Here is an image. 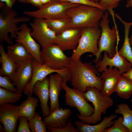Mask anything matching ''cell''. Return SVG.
Listing matches in <instances>:
<instances>
[{"label":"cell","mask_w":132,"mask_h":132,"mask_svg":"<svg viewBox=\"0 0 132 132\" xmlns=\"http://www.w3.org/2000/svg\"><path fill=\"white\" fill-rule=\"evenodd\" d=\"M114 15L123 24L124 27V42L122 47L118 51V53L126 58L132 65V50L129 36L130 29L132 26V22H128L124 21L117 13H115Z\"/></svg>","instance_id":"obj_24"},{"label":"cell","mask_w":132,"mask_h":132,"mask_svg":"<svg viewBox=\"0 0 132 132\" xmlns=\"http://www.w3.org/2000/svg\"><path fill=\"white\" fill-rule=\"evenodd\" d=\"M121 0H99V3L106 11L116 8Z\"/></svg>","instance_id":"obj_35"},{"label":"cell","mask_w":132,"mask_h":132,"mask_svg":"<svg viewBox=\"0 0 132 132\" xmlns=\"http://www.w3.org/2000/svg\"><path fill=\"white\" fill-rule=\"evenodd\" d=\"M32 63L33 69L32 77L23 91L24 94L28 96H32L33 87L37 81L42 80L52 73L60 74L62 76L63 80L66 82L71 81V75L67 68L60 70L54 69L44 64H40L34 58L32 59Z\"/></svg>","instance_id":"obj_10"},{"label":"cell","mask_w":132,"mask_h":132,"mask_svg":"<svg viewBox=\"0 0 132 132\" xmlns=\"http://www.w3.org/2000/svg\"><path fill=\"white\" fill-rule=\"evenodd\" d=\"M126 7L127 8H130L132 7V0H128L126 5Z\"/></svg>","instance_id":"obj_40"},{"label":"cell","mask_w":132,"mask_h":132,"mask_svg":"<svg viewBox=\"0 0 132 132\" xmlns=\"http://www.w3.org/2000/svg\"><path fill=\"white\" fill-rule=\"evenodd\" d=\"M117 116L116 114H112L108 117H104L101 122L94 125H90L82 121H75L74 123L79 132H104L106 129L111 126L113 120Z\"/></svg>","instance_id":"obj_22"},{"label":"cell","mask_w":132,"mask_h":132,"mask_svg":"<svg viewBox=\"0 0 132 132\" xmlns=\"http://www.w3.org/2000/svg\"><path fill=\"white\" fill-rule=\"evenodd\" d=\"M32 60L18 66L17 68L16 77L13 82L19 93L22 94L32 77L33 69Z\"/></svg>","instance_id":"obj_18"},{"label":"cell","mask_w":132,"mask_h":132,"mask_svg":"<svg viewBox=\"0 0 132 132\" xmlns=\"http://www.w3.org/2000/svg\"><path fill=\"white\" fill-rule=\"evenodd\" d=\"M28 122L29 128L32 132H46L47 126L41 120L40 115L35 113L33 117Z\"/></svg>","instance_id":"obj_30"},{"label":"cell","mask_w":132,"mask_h":132,"mask_svg":"<svg viewBox=\"0 0 132 132\" xmlns=\"http://www.w3.org/2000/svg\"><path fill=\"white\" fill-rule=\"evenodd\" d=\"M44 20L49 28L56 34L70 28V18L44 19Z\"/></svg>","instance_id":"obj_27"},{"label":"cell","mask_w":132,"mask_h":132,"mask_svg":"<svg viewBox=\"0 0 132 132\" xmlns=\"http://www.w3.org/2000/svg\"><path fill=\"white\" fill-rule=\"evenodd\" d=\"M71 75V83L73 88L84 93L89 87L103 89L104 80L98 76L96 67L90 63H83L80 59H71L67 66Z\"/></svg>","instance_id":"obj_1"},{"label":"cell","mask_w":132,"mask_h":132,"mask_svg":"<svg viewBox=\"0 0 132 132\" xmlns=\"http://www.w3.org/2000/svg\"><path fill=\"white\" fill-rule=\"evenodd\" d=\"M20 30L16 33L15 41L23 44L33 56V58L39 63L43 64L41 58V51L39 44L36 43L31 34V29L25 23L20 26Z\"/></svg>","instance_id":"obj_12"},{"label":"cell","mask_w":132,"mask_h":132,"mask_svg":"<svg viewBox=\"0 0 132 132\" xmlns=\"http://www.w3.org/2000/svg\"><path fill=\"white\" fill-rule=\"evenodd\" d=\"M22 94L0 87V106L6 103H15L21 98Z\"/></svg>","instance_id":"obj_29"},{"label":"cell","mask_w":132,"mask_h":132,"mask_svg":"<svg viewBox=\"0 0 132 132\" xmlns=\"http://www.w3.org/2000/svg\"><path fill=\"white\" fill-rule=\"evenodd\" d=\"M119 41H117L116 53L113 58H110L107 52L104 51L103 59L99 61L95 66L98 72H103L107 68V66H108L112 68L113 66L117 67L121 75L131 69L132 66L131 64L126 58L118 53V47Z\"/></svg>","instance_id":"obj_13"},{"label":"cell","mask_w":132,"mask_h":132,"mask_svg":"<svg viewBox=\"0 0 132 132\" xmlns=\"http://www.w3.org/2000/svg\"><path fill=\"white\" fill-rule=\"evenodd\" d=\"M2 2H5L6 6L9 9H11L15 2L13 0H0Z\"/></svg>","instance_id":"obj_38"},{"label":"cell","mask_w":132,"mask_h":132,"mask_svg":"<svg viewBox=\"0 0 132 132\" xmlns=\"http://www.w3.org/2000/svg\"><path fill=\"white\" fill-rule=\"evenodd\" d=\"M7 49L8 56L19 66L33 58L24 46L21 43L16 42L8 46Z\"/></svg>","instance_id":"obj_21"},{"label":"cell","mask_w":132,"mask_h":132,"mask_svg":"<svg viewBox=\"0 0 132 132\" xmlns=\"http://www.w3.org/2000/svg\"><path fill=\"white\" fill-rule=\"evenodd\" d=\"M0 62L2 66L0 70V76H8L11 82H13L16 77L18 66L9 57L4 50L2 44L0 45Z\"/></svg>","instance_id":"obj_23"},{"label":"cell","mask_w":132,"mask_h":132,"mask_svg":"<svg viewBox=\"0 0 132 132\" xmlns=\"http://www.w3.org/2000/svg\"><path fill=\"white\" fill-rule=\"evenodd\" d=\"M32 92L40 101L42 112L44 118L50 114V108L48 105L50 98L49 79L47 77L42 80L37 81L33 87Z\"/></svg>","instance_id":"obj_16"},{"label":"cell","mask_w":132,"mask_h":132,"mask_svg":"<svg viewBox=\"0 0 132 132\" xmlns=\"http://www.w3.org/2000/svg\"><path fill=\"white\" fill-rule=\"evenodd\" d=\"M13 0V1H14L15 2V1L16 0Z\"/></svg>","instance_id":"obj_46"},{"label":"cell","mask_w":132,"mask_h":132,"mask_svg":"<svg viewBox=\"0 0 132 132\" xmlns=\"http://www.w3.org/2000/svg\"><path fill=\"white\" fill-rule=\"evenodd\" d=\"M5 132L4 128L3 127L2 125L1 122L0 123V132Z\"/></svg>","instance_id":"obj_42"},{"label":"cell","mask_w":132,"mask_h":132,"mask_svg":"<svg viewBox=\"0 0 132 132\" xmlns=\"http://www.w3.org/2000/svg\"><path fill=\"white\" fill-rule=\"evenodd\" d=\"M63 79L61 83L62 89L66 92L65 95L66 105L71 107L76 108L82 116L88 117L91 116L94 112V108L88 103L83 93L69 87Z\"/></svg>","instance_id":"obj_8"},{"label":"cell","mask_w":132,"mask_h":132,"mask_svg":"<svg viewBox=\"0 0 132 132\" xmlns=\"http://www.w3.org/2000/svg\"><path fill=\"white\" fill-rule=\"evenodd\" d=\"M49 79L50 113L55 109H60L59 97L62 89L63 77L60 74L56 73L55 75H50Z\"/></svg>","instance_id":"obj_20"},{"label":"cell","mask_w":132,"mask_h":132,"mask_svg":"<svg viewBox=\"0 0 132 132\" xmlns=\"http://www.w3.org/2000/svg\"><path fill=\"white\" fill-rule=\"evenodd\" d=\"M20 2L26 3V0H18Z\"/></svg>","instance_id":"obj_45"},{"label":"cell","mask_w":132,"mask_h":132,"mask_svg":"<svg viewBox=\"0 0 132 132\" xmlns=\"http://www.w3.org/2000/svg\"><path fill=\"white\" fill-rule=\"evenodd\" d=\"M115 92L121 98H129L132 94V80L121 75Z\"/></svg>","instance_id":"obj_26"},{"label":"cell","mask_w":132,"mask_h":132,"mask_svg":"<svg viewBox=\"0 0 132 132\" xmlns=\"http://www.w3.org/2000/svg\"><path fill=\"white\" fill-rule=\"evenodd\" d=\"M47 128L51 132H79L77 128H75L72 122V120L69 119L65 126L62 127L47 126Z\"/></svg>","instance_id":"obj_32"},{"label":"cell","mask_w":132,"mask_h":132,"mask_svg":"<svg viewBox=\"0 0 132 132\" xmlns=\"http://www.w3.org/2000/svg\"><path fill=\"white\" fill-rule=\"evenodd\" d=\"M105 12L95 6L80 4L68 9L66 13L71 19L70 28L99 27L100 21Z\"/></svg>","instance_id":"obj_2"},{"label":"cell","mask_w":132,"mask_h":132,"mask_svg":"<svg viewBox=\"0 0 132 132\" xmlns=\"http://www.w3.org/2000/svg\"><path fill=\"white\" fill-rule=\"evenodd\" d=\"M100 91L93 87H89L83 93L87 101L91 102L94 106V112L90 116L85 117L78 114V118L88 124H95L101 121L102 114L106 113L107 110L113 105L114 101L110 97L102 95Z\"/></svg>","instance_id":"obj_4"},{"label":"cell","mask_w":132,"mask_h":132,"mask_svg":"<svg viewBox=\"0 0 132 132\" xmlns=\"http://www.w3.org/2000/svg\"><path fill=\"white\" fill-rule=\"evenodd\" d=\"M9 77L7 75L0 76V86L10 91L18 92L13 83H11Z\"/></svg>","instance_id":"obj_33"},{"label":"cell","mask_w":132,"mask_h":132,"mask_svg":"<svg viewBox=\"0 0 132 132\" xmlns=\"http://www.w3.org/2000/svg\"><path fill=\"white\" fill-rule=\"evenodd\" d=\"M55 44H51L43 48L41 58L43 64L52 69L60 70L67 68L71 60Z\"/></svg>","instance_id":"obj_9"},{"label":"cell","mask_w":132,"mask_h":132,"mask_svg":"<svg viewBox=\"0 0 132 132\" xmlns=\"http://www.w3.org/2000/svg\"><path fill=\"white\" fill-rule=\"evenodd\" d=\"M20 105L10 103L0 105V121L6 132H15L20 116Z\"/></svg>","instance_id":"obj_14"},{"label":"cell","mask_w":132,"mask_h":132,"mask_svg":"<svg viewBox=\"0 0 132 132\" xmlns=\"http://www.w3.org/2000/svg\"><path fill=\"white\" fill-rule=\"evenodd\" d=\"M121 75L116 67L113 68L109 67L103 71L101 77L104 80V84L103 89L100 92L102 95L110 97L115 92Z\"/></svg>","instance_id":"obj_17"},{"label":"cell","mask_w":132,"mask_h":132,"mask_svg":"<svg viewBox=\"0 0 132 132\" xmlns=\"http://www.w3.org/2000/svg\"><path fill=\"white\" fill-rule=\"evenodd\" d=\"M42 4L44 5L51 1L52 0H41Z\"/></svg>","instance_id":"obj_41"},{"label":"cell","mask_w":132,"mask_h":132,"mask_svg":"<svg viewBox=\"0 0 132 132\" xmlns=\"http://www.w3.org/2000/svg\"><path fill=\"white\" fill-rule=\"evenodd\" d=\"M123 118L119 117L114 120L113 125L106 128L104 132H129L128 129L123 123Z\"/></svg>","instance_id":"obj_31"},{"label":"cell","mask_w":132,"mask_h":132,"mask_svg":"<svg viewBox=\"0 0 132 132\" xmlns=\"http://www.w3.org/2000/svg\"><path fill=\"white\" fill-rule=\"evenodd\" d=\"M82 28H70L56 34L55 44L63 51L75 50L78 44Z\"/></svg>","instance_id":"obj_15"},{"label":"cell","mask_w":132,"mask_h":132,"mask_svg":"<svg viewBox=\"0 0 132 132\" xmlns=\"http://www.w3.org/2000/svg\"><path fill=\"white\" fill-rule=\"evenodd\" d=\"M26 3H29L35 6L40 8L43 6L41 0H26Z\"/></svg>","instance_id":"obj_37"},{"label":"cell","mask_w":132,"mask_h":132,"mask_svg":"<svg viewBox=\"0 0 132 132\" xmlns=\"http://www.w3.org/2000/svg\"><path fill=\"white\" fill-rule=\"evenodd\" d=\"M90 1L96 3H99V0H88Z\"/></svg>","instance_id":"obj_44"},{"label":"cell","mask_w":132,"mask_h":132,"mask_svg":"<svg viewBox=\"0 0 132 132\" xmlns=\"http://www.w3.org/2000/svg\"><path fill=\"white\" fill-rule=\"evenodd\" d=\"M5 11V13L0 14V43L5 41L11 45L13 43L11 39L16 38V33L20 30L17 26L18 23L28 22L30 18L28 16L17 17V12L7 6Z\"/></svg>","instance_id":"obj_5"},{"label":"cell","mask_w":132,"mask_h":132,"mask_svg":"<svg viewBox=\"0 0 132 132\" xmlns=\"http://www.w3.org/2000/svg\"><path fill=\"white\" fill-rule=\"evenodd\" d=\"M129 40L130 45L132 47L131 48L132 50V33L131 35L129 37Z\"/></svg>","instance_id":"obj_43"},{"label":"cell","mask_w":132,"mask_h":132,"mask_svg":"<svg viewBox=\"0 0 132 132\" xmlns=\"http://www.w3.org/2000/svg\"><path fill=\"white\" fill-rule=\"evenodd\" d=\"M59 2H69L73 4H85L99 8L104 11H106L99 3L93 2L88 0H52Z\"/></svg>","instance_id":"obj_34"},{"label":"cell","mask_w":132,"mask_h":132,"mask_svg":"<svg viewBox=\"0 0 132 132\" xmlns=\"http://www.w3.org/2000/svg\"><path fill=\"white\" fill-rule=\"evenodd\" d=\"M39 99L29 96L20 105L19 113L20 116L27 118L28 121L33 117L36 108L38 106Z\"/></svg>","instance_id":"obj_25"},{"label":"cell","mask_w":132,"mask_h":132,"mask_svg":"<svg viewBox=\"0 0 132 132\" xmlns=\"http://www.w3.org/2000/svg\"><path fill=\"white\" fill-rule=\"evenodd\" d=\"M19 120V124L17 132H31L28 122V118L24 116H20Z\"/></svg>","instance_id":"obj_36"},{"label":"cell","mask_w":132,"mask_h":132,"mask_svg":"<svg viewBox=\"0 0 132 132\" xmlns=\"http://www.w3.org/2000/svg\"><path fill=\"white\" fill-rule=\"evenodd\" d=\"M80 4L69 2H59L52 1L43 5L38 10L32 11H24L23 13L28 16L44 19L70 18L66 13L68 9Z\"/></svg>","instance_id":"obj_7"},{"label":"cell","mask_w":132,"mask_h":132,"mask_svg":"<svg viewBox=\"0 0 132 132\" xmlns=\"http://www.w3.org/2000/svg\"><path fill=\"white\" fill-rule=\"evenodd\" d=\"M101 33L99 27H87L82 28L81 36L77 46L73 51L71 57L73 60L80 59L83 54L88 52L93 54L88 56L95 55L99 48L98 42Z\"/></svg>","instance_id":"obj_6"},{"label":"cell","mask_w":132,"mask_h":132,"mask_svg":"<svg viewBox=\"0 0 132 132\" xmlns=\"http://www.w3.org/2000/svg\"><path fill=\"white\" fill-rule=\"evenodd\" d=\"M109 13L108 11H105L99 23L101 33L98 42L99 50L95 55L96 59L93 61L96 65L101 60V54L102 52L106 51L111 58H113L116 53L115 44L119 36L116 25L113 26L112 29L110 28V21L108 18Z\"/></svg>","instance_id":"obj_3"},{"label":"cell","mask_w":132,"mask_h":132,"mask_svg":"<svg viewBox=\"0 0 132 132\" xmlns=\"http://www.w3.org/2000/svg\"><path fill=\"white\" fill-rule=\"evenodd\" d=\"M72 114L70 109H56L47 117L44 118L43 121L47 126L62 128L66 126L68 120Z\"/></svg>","instance_id":"obj_19"},{"label":"cell","mask_w":132,"mask_h":132,"mask_svg":"<svg viewBox=\"0 0 132 132\" xmlns=\"http://www.w3.org/2000/svg\"><path fill=\"white\" fill-rule=\"evenodd\" d=\"M115 110V113L120 114L123 116V123L128 129L129 132H132V110L127 104L122 103L119 104Z\"/></svg>","instance_id":"obj_28"},{"label":"cell","mask_w":132,"mask_h":132,"mask_svg":"<svg viewBox=\"0 0 132 132\" xmlns=\"http://www.w3.org/2000/svg\"><path fill=\"white\" fill-rule=\"evenodd\" d=\"M122 76L130 78L132 80V68L128 72L121 75Z\"/></svg>","instance_id":"obj_39"},{"label":"cell","mask_w":132,"mask_h":132,"mask_svg":"<svg viewBox=\"0 0 132 132\" xmlns=\"http://www.w3.org/2000/svg\"><path fill=\"white\" fill-rule=\"evenodd\" d=\"M31 34L42 47L55 44L56 34L48 27L44 19L36 18L30 23Z\"/></svg>","instance_id":"obj_11"}]
</instances>
